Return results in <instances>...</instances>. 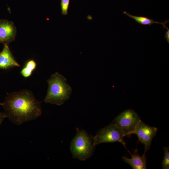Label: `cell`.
Wrapping results in <instances>:
<instances>
[{
    "label": "cell",
    "mask_w": 169,
    "mask_h": 169,
    "mask_svg": "<svg viewBox=\"0 0 169 169\" xmlns=\"http://www.w3.org/2000/svg\"><path fill=\"white\" fill-rule=\"evenodd\" d=\"M2 106L6 118L18 125L37 119L42 113L41 102L28 90L8 94Z\"/></svg>",
    "instance_id": "1"
},
{
    "label": "cell",
    "mask_w": 169,
    "mask_h": 169,
    "mask_svg": "<svg viewBox=\"0 0 169 169\" xmlns=\"http://www.w3.org/2000/svg\"><path fill=\"white\" fill-rule=\"evenodd\" d=\"M67 79L58 72L52 74L47 80L49 86L44 99L46 103L62 105L70 97L72 89L66 83Z\"/></svg>",
    "instance_id": "2"
},
{
    "label": "cell",
    "mask_w": 169,
    "mask_h": 169,
    "mask_svg": "<svg viewBox=\"0 0 169 169\" xmlns=\"http://www.w3.org/2000/svg\"><path fill=\"white\" fill-rule=\"evenodd\" d=\"M76 134L71 142L70 151L73 157L85 161L93 154L95 149L93 136L85 131L76 128Z\"/></svg>",
    "instance_id": "3"
},
{
    "label": "cell",
    "mask_w": 169,
    "mask_h": 169,
    "mask_svg": "<svg viewBox=\"0 0 169 169\" xmlns=\"http://www.w3.org/2000/svg\"><path fill=\"white\" fill-rule=\"evenodd\" d=\"M124 136L121 129L113 122L100 130L93 136L94 144L95 146L102 143L119 142L126 148Z\"/></svg>",
    "instance_id": "4"
},
{
    "label": "cell",
    "mask_w": 169,
    "mask_h": 169,
    "mask_svg": "<svg viewBox=\"0 0 169 169\" xmlns=\"http://www.w3.org/2000/svg\"><path fill=\"white\" fill-rule=\"evenodd\" d=\"M140 120V117L135 111L128 109L116 116L113 121L121 129L125 136L132 135Z\"/></svg>",
    "instance_id": "5"
},
{
    "label": "cell",
    "mask_w": 169,
    "mask_h": 169,
    "mask_svg": "<svg viewBox=\"0 0 169 169\" xmlns=\"http://www.w3.org/2000/svg\"><path fill=\"white\" fill-rule=\"evenodd\" d=\"M157 128L149 126L141 120L136 126L132 134H136L138 137L139 141L145 145V152L150 148L153 137L156 134Z\"/></svg>",
    "instance_id": "6"
},
{
    "label": "cell",
    "mask_w": 169,
    "mask_h": 169,
    "mask_svg": "<svg viewBox=\"0 0 169 169\" xmlns=\"http://www.w3.org/2000/svg\"><path fill=\"white\" fill-rule=\"evenodd\" d=\"M17 29L14 23L6 19L0 20V43L8 44L15 39Z\"/></svg>",
    "instance_id": "7"
},
{
    "label": "cell",
    "mask_w": 169,
    "mask_h": 169,
    "mask_svg": "<svg viewBox=\"0 0 169 169\" xmlns=\"http://www.w3.org/2000/svg\"><path fill=\"white\" fill-rule=\"evenodd\" d=\"M16 61L7 44H4L0 52V69L7 70L14 67H20Z\"/></svg>",
    "instance_id": "8"
},
{
    "label": "cell",
    "mask_w": 169,
    "mask_h": 169,
    "mask_svg": "<svg viewBox=\"0 0 169 169\" xmlns=\"http://www.w3.org/2000/svg\"><path fill=\"white\" fill-rule=\"evenodd\" d=\"M128 151L131 155L132 157L130 159L128 158L126 156H125L122 157L124 161L129 164L133 169H146L147 157L145 156V152L142 156H140L137 149L134 151L132 150L133 155L129 151Z\"/></svg>",
    "instance_id": "9"
},
{
    "label": "cell",
    "mask_w": 169,
    "mask_h": 169,
    "mask_svg": "<svg viewBox=\"0 0 169 169\" xmlns=\"http://www.w3.org/2000/svg\"><path fill=\"white\" fill-rule=\"evenodd\" d=\"M123 14H125L128 17L133 18L136 22H137L140 24L143 25H149L151 26L154 23L160 24L163 26L164 28H165L166 27V23L168 22L169 21H166L164 23L159 22L157 21H155L153 20L152 19H150L147 17L144 16H137L132 15L124 11L123 12Z\"/></svg>",
    "instance_id": "10"
},
{
    "label": "cell",
    "mask_w": 169,
    "mask_h": 169,
    "mask_svg": "<svg viewBox=\"0 0 169 169\" xmlns=\"http://www.w3.org/2000/svg\"><path fill=\"white\" fill-rule=\"evenodd\" d=\"M37 64L33 59H30L26 62L20 71L21 75L25 78L30 76L35 69Z\"/></svg>",
    "instance_id": "11"
},
{
    "label": "cell",
    "mask_w": 169,
    "mask_h": 169,
    "mask_svg": "<svg viewBox=\"0 0 169 169\" xmlns=\"http://www.w3.org/2000/svg\"><path fill=\"white\" fill-rule=\"evenodd\" d=\"M164 153L162 163L163 169H169V147H164Z\"/></svg>",
    "instance_id": "12"
},
{
    "label": "cell",
    "mask_w": 169,
    "mask_h": 169,
    "mask_svg": "<svg viewBox=\"0 0 169 169\" xmlns=\"http://www.w3.org/2000/svg\"><path fill=\"white\" fill-rule=\"evenodd\" d=\"M70 0H61L60 5L62 15L65 16L68 14Z\"/></svg>",
    "instance_id": "13"
},
{
    "label": "cell",
    "mask_w": 169,
    "mask_h": 169,
    "mask_svg": "<svg viewBox=\"0 0 169 169\" xmlns=\"http://www.w3.org/2000/svg\"><path fill=\"white\" fill-rule=\"evenodd\" d=\"M167 29V31L166 32V34L165 35V38L166 39L167 42L169 44V29L168 27L166 26V27Z\"/></svg>",
    "instance_id": "14"
},
{
    "label": "cell",
    "mask_w": 169,
    "mask_h": 169,
    "mask_svg": "<svg viewBox=\"0 0 169 169\" xmlns=\"http://www.w3.org/2000/svg\"><path fill=\"white\" fill-rule=\"evenodd\" d=\"M6 118V116L5 115L4 113L0 112V126L2 123V122L3 120L4 119Z\"/></svg>",
    "instance_id": "15"
},
{
    "label": "cell",
    "mask_w": 169,
    "mask_h": 169,
    "mask_svg": "<svg viewBox=\"0 0 169 169\" xmlns=\"http://www.w3.org/2000/svg\"><path fill=\"white\" fill-rule=\"evenodd\" d=\"M0 105L2 106V105H3V103L0 102Z\"/></svg>",
    "instance_id": "16"
}]
</instances>
